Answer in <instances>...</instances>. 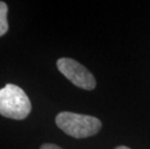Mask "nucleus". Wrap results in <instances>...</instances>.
I'll return each instance as SVG.
<instances>
[{
  "instance_id": "f257e3e1",
  "label": "nucleus",
  "mask_w": 150,
  "mask_h": 149,
  "mask_svg": "<svg viewBox=\"0 0 150 149\" xmlns=\"http://www.w3.org/2000/svg\"><path fill=\"white\" fill-rule=\"evenodd\" d=\"M56 125L68 136L84 138L96 135L102 128V123L96 117L62 112L55 118Z\"/></svg>"
},
{
  "instance_id": "f03ea898",
  "label": "nucleus",
  "mask_w": 150,
  "mask_h": 149,
  "mask_svg": "<svg viewBox=\"0 0 150 149\" xmlns=\"http://www.w3.org/2000/svg\"><path fill=\"white\" fill-rule=\"evenodd\" d=\"M31 112V102L25 92L15 84L8 83L0 89V114L21 120Z\"/></svg>"
},
{
  "instance_id": "7ed1b4c3",
  "label": "nucleus",
  "mask_w": 150,
  "mask_h": 149,
  "mask_svg": "<svg viewBox=\"0 0 150 149\" xmlns=\"http://www.w3.org/2000/svg\"><path fill=\"white\" fill-rule=\"evenodd\" d=\"M57 68L62 75L79 88L92 90L96 86L93 75L83 65L72 58H60L57 60Z\"/></svg>"
},
{
  "instance_id": "20e7f679",
  "label": "nucleus",
  "mask_w": 150,
  "mask_h": 149,
  "mask_svg": "<svg viewBox=\"0 0 150 149\" xmlns=\"http://www.w3.org/2000/svg\"><path fill=\"white\" fill-rule=\"evenodd\" d=\"M8 7L5 2L0 1V37L3 36L8 31V20H7Z\"/></svg>"
},
{
  "instance_id": "39448f33",
  "label": "nucleus",
  "mask_w": 150,
  "mask_h": 149,
  "mask_svg": "<svg viewBox=\"0 0 150 149\" xmlns=\"http://www.w3.org/2000/svg\"><path fill=\"white\" fill-rule=\"evenodd\" d=\"M40 149H62V148L59 147L58 145H55L52 143H45L41 146Z\"/></svg>"
},
{
  "instance_id": "423d86ee",
  "label": "nucleus",
  "mask_w": 150,
  "mask_h": 149,
  "mask_svg": "<svg viewBox=\"0 0 150 149\" xmlns=\"http://www.w3.org/2000/svg\"><path fill=\"white\" fill-rule=\"evenodd\" d=\"M114 149H130L128 146H124V145H122V146H117L116 148H114Z\"/></svg>"
}]
</instances>
